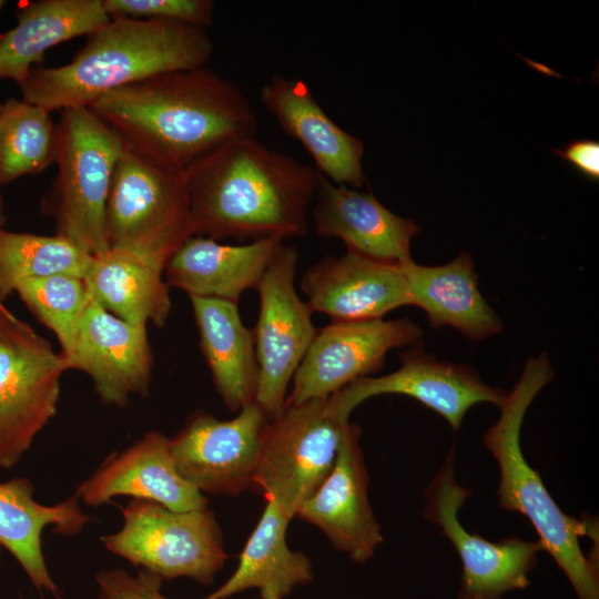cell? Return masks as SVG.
I'll use <instances>...</instances> for the list:
<instances>
[{
    "instance_id": "obj_6",
    "label": "cell",
    "mask_w": 599,
    "mask_h": 599,
    "mask_svg": "<svg viewBox=\"0 0 599 599\" xmlns=\"http://www.w3.org/2000/svg\"><path fill=\"white\" fill-rule=\"evenodd\" d=\"M105 232L110 248L165 268L173 252L194 235L185 174L124 144L109 190Z\"/></svg>"
},
{
    "instance_id": "obj_33",
    "label": "cell",
    "mask_w": 599,
    "mask_h": 599,
    "mask_svg": "<svg viewBox=\"0 0 599 599\" xmlns=\"http://www.w3.org/2000/svg\"><path fill=\"white\" fill-rule=\"evenodd\" d=\"M552 151L568 162L579 174L590 181H599V142L590 139H576L561 149Z\"/></svg>"
},
{
    "instance_id": "obj_16",
    "label": "cell",
    "mask_w": 599,
    "mask_h": 599,
    "mask_svg": "<svg viewBox=\"0 0 599 599\" xmlns=\"http://www.w3.org/2000/svg\"><path fill=\"white\" fill-rule=\"evenodd\" d=\"M359 436V427L346 423L332 470L295 516L322 530L353 561L364 564L384 538L368 501V473Z\"/></svg>"
},
{
    "instance_id": "obj_20",
    "label": "cell",
    "mask_w": 599,
    "mask_h": 599,
    "mask_svg": "<svg viewBox=\"0 0 599 599\" xmlns=\"http://www.w3.org/2000/svg\"><path fill=\"white\" fill-rule=\"evenodd\" d=\"M312 209L314 231L342 240L347 251L390 263L410 261L419 226L386 209L369 190L335 184L318 172Z\"/></svg>"
},
{
    "instance_id": "obj_9",
    "label": "cell",
    "mask_w": 599,
    "mask_h": 599,
    "mask_svg": "<svg viewBox=\"0 0 599 599\" xmlns=\"http://www.w3.org/2000/svg\"><path fill=\"white\" fill-rule=\"evenodd\" d=\"M348 422L335 415L329 397L284 404L267 425L254 486L295 517L332 470Z\"/></svg>"
},
{
    "instance_id": "obj_1",
    "label": "cell",
    "mask_w": 599,
    "mask_h": 599,
    "mask_svg": "<svg viewBox=\"0 0 599 599\" xmlns=\"http://www.w3.org/2000/svg\"><path fill=\"white\" fill-rule=\"evenodd\" d=\"M89 108L126 146L181 173L257 131L245 93L205 67L155 74L110 91Z\"/></svg>"
},
{
    "instance_id": "obj_12",
    "label": "cell",
    "mask_w": 599,
    "mask_h": 599,
    "mask_svg": "<svg viewBox=\"0 0 599 599\" xmlns=\"http://www.w3.org/2000/svg\"><path fill=\"white\" fill-rule=\"evenodd\" d=\"M221 420L199 410L170 439L174 464L200 493L236 496L254 486L270 418L254 400Z\"/></svg>"
},
{
    "instance_id": "obj_14",
    "label": "cell",
    "mask_w": 599,
    "mask_h": 599,
    "mask_svg": "<svg viewBox=\"0 0 599 599\" xmlns=\"http://www.w3.org/2000/svg\"><path fill=\"white\" fill-rule=\"evenodd\" d=\"M402 366L379 377H361L329 396L335 415L349 420L367 398L400 394L420 402L458 429L467 410L478 403L500 406L508 392L487 385L470 367L440 361L424 352L422 342L399 354Z\"/></svg>"
},
{
    "instance_id": "obj_8",
    "label": "cell",
    "mask_w": 599,
    "mask_h": 599,
    "mask_svg": "<svg viewBox=\"0 0 599 599\" xmlns=\"http://www.w3.org/2000/svg\"><path fill=\"white\" fill-rule=\"evenodd\" d=\"M69 370L61 353L11 314L0 327V468L11 469L54 417L60 379Z\"/></svg>"
},
{
    "instance_id": "obj_2",
    "label": "cell",
    "mask_w": 599,
    "mask_h": 599,
    "mask_svg": "<svg viewBox=\"0 0 599 599\" xmlns=\"http://www.w3.org/2000/svg\"><path fill=\"white\" fill-rule=\"evenodd\" d=\"M194 235L302 237L318 172L256 136L232 141L185 173Z\"/></svg>"
},
{
    "instance_id": "obj_27",
    "label": "cell",
    "mask_w": 599,
    "mask_h": 599,
    "mask_svg": "<svg viewBox=\"0 0 599 599\" xmlns=\"http://www.w3.org/2000/svg\"><path fill=\"white\" fill-rule=\"evenodd\" d=\"M164 267L134 253L110 248L93 261L83 280L91 298L135 325L162 327L171 301Z\"/></svg>"
},
{
    "instance_id": "obj_29",
    "label": "cell",
    "mask_w": 599,
    "mask_h": 599,
    "mask_svg": "<svg viewBox=\"0 0 599 599\" xmlns=\"http://www.w3.org/2000/svg\"><path fill=\"white\" fill-rule=\"evenodd\" d=\"M93 256L59 236L0 230V301L23 281L57 274L84 277Z\"/></svg>"
},
{
    "instance_id": "obj_22",
    "label": "cell",
    "mask_w": 599,
    "mask_h": 599,
    "mask_svg": "<svg viewBox=\"0 0 599 599\" xmlns=\"http://www.w3.org/2000/svg\"><path fill=\"white\" fill-rule=\"evenodd\" d=\"M89 520L75 495L49 506L34 499L28 478L0 483V546L13 556L37 590L49 591L55 599H61V592L45 562L43 530L50 526L55 534L74 536Z\"/></svg>"
},
{
    "instance_id": "obj_34",
    "label": "cell",
    "mask_w": 599,
    "mask_h": 599,
    "mask_svg": "<svg viewBox=\"0 0 599 599\" xmlns=\"http://www.w3.org/2000/svg\"><path fill=\"white\" fill-rule=\"evenodd\" d=\"M11 314L0 301V327Z\"/></svg>"
},
{
    "instance_id": "obj_31",
    "label": "cell",
    "mask_w": 599,
    "mask_h": 599,
    "mask_svg": "<svg viewBox=\"0 0 599 599\" xmlns=\"http://www.w3.org/2000/svg\"><path fill=\"white\" fill-rule=\"evenodd\" d=\"M110 18L159 19L207 30L213 22L212 0H102Z\"/></svg>"
},
{
    "instance_id": "obj_26",
    "label": "cell",
    "mask_w": 599,
    "mask_h": 599,
    "mask_svg": "<svg viewBox=\"0 0 599 599\" xmlns=\"http://www.w3.org/2000/svg\"><path fill=\"white\" fill-rule=\"evenodd\" d=\"M293 517L273 499L248 537L232 576L202 599H227L248 589H257L261 599H284L297 586L313 580V566L306 555L292 551L286 530Z\"/></svg>"
},
{
    "instance_id": "obj_7",
    "label": "cell",
    "mask_w": 599,
    "mask_h": 599,
    "mask_svg": "<svg viewBox=\"0 0 599 599\" xmlns=\"http://www.w3.org/2000/svg\"><path fill=\"white\" fill-rule=\"evenodd\" d=\"M122 516V527L100 538L104 548L163 580L186 577L210 585L229 558L209 508L176 511L131 499Z\"/></svg>"
},
{
    "instance_id": "obj_5",
    "label": "cell",
    "mask_w": 599,
    "mask_h": 599,
    "mask_svg": "<svg viewBox=\"0 0 599 599\" xmlns=\"http://www.w3.org/2000/svg\"><path fill=\"white\" fill-rule=\"evenodd\" d=\"M121 138L90 108L61 111L57 124V175L41 201L55 234L92 255L109 250L105 207Z\"/></svg>"
},
{
    "instance_id": "obj_19",
    "label": "cell",
    "mask_w": 599,
    "mask_h": 599,
    "mask_svg": "<svg viewBox=\"0 0 599 599\" xmlns=\"http://www.w3.org/2000/svg\"><path fill=\"white\" fill-rule=\"evenodd\" d=\"M260 100L282 130L309 153L317 172L335 184L363 186L362 140L326 114L306 83L275 74L262 85Z\"/></svg>"
},
{
    "instance_id": "obj_21",
    "label": "cell",
    "mask_w": 599,
    "mask_h": 599,
    "mask_svg": "<svg viewBox=\"0 0 599 599\" xmlns=\"http://www.w3.org/2000/svg\"><path fill=\"white\" fill-rule=\"evenodd\" d=\"M284 241L275 235L231 245L192 235L167 260L165 282L190 297L237 304L243 292L257 290Z\"/></svg>"
},
{
    "instance_id": "obj_15",
    "label": "cell",
    "mask_w": 599,
    "mask_h": 599,
    "mask_svg": "<svg viewBox=\"0 0 599 599\" xmlns=\"http://www.w3.org/2000/svg\"><path fill=\"white\" fill-rule=\"evenodd\" d=\"M68 369L85 373L106 405L123 407L133 395L149 393L153 356L145 325L111 314L93 300L78 326Z\"/></svg>"
},
{
    "instance_id": "obj_4",
    "label": "cell",
    "mask_w": 599,
    "mask_h": 599,
    "mask_svg": "<svg viewBox=\"0 0 599 599\" xmlns=\"http://www.w3.org/2000/svg\"><path fill=\"white\" fill-rule=\"evenodd\" d=\"M554 375L546 353L528 359L519 380L499 406L498 420L485 434L484 445L499 466V506L530 520L544 550L565 572L578 599H599L598 560L587 558L579 544V537L585 536L598 541V524L593 518L579 520L566 515L546 489L539 473L529 466L520 447L525 414Z\"/></svg>"
},
{
    "instance_id": "obj_35",
    "label": "cell",
    "mask_w": 599,
    "mask_h": 599,
    "mask_svg": "<svg viewBox=\"0 0 599 599\" xmlns=\"http://www.w3.org/2000/svg\"><path fill=\"white\" fill-rule=\"evenodd\" d=\"M4 223H6L4 201H3L2 195L0 194V230L3 229Z\"/></svg>"
},
{
    "instance_id": "obj_30",
    "label": "cell",
    "mask_w": 599,
    "mask_h": 599,
    "mask_svg": "<svg viewBox=\"0 0 599 599\" xmlns=\"http://www.w3.org/2000/svg\"><path fill=\"white\" fill-rule=\"evenodd\" d=\"M29 311L57 336L61 354L67 356L74 344L79 323L91 302L83 277L57 274L21 282L17 287Z\"/></svg>"
},
{
    "instance_id": "obj_11",
    "label": "cell",
    "mask_w": 599,
    "mask_h": 599,
    "mask_svg": "<svg viewBox=\"0 0 599 599\" xmlns=\"http://www.w3.org/2000/svg\"><path fill=\"white\" fill-rule=\"evenodd\" d=\"M298 251L284 244L267 267L258 287L260 313L253 328L258 365L255 402L274 418L284 407L293 376L318 328L313 311L295 287Z\"/></svg>"
},
{
    "instance_id": "obj_32",
    "label": "cell",
    "mask_w": 599,
    "mask_h": 599,
    "mask_svg": "<svg viewBox=\"0 0 599 599\" xmlns=\"http://www.w3.org/2000/svg\"><path fill=\"white\" fill-rule=\"evenodd\" d=\"M94 579L99 599H171L161 591L163 579L142 569L135 575L121 568L101 570Z\"/></svg>"
},
{
    "instance_id": "obj_38",
    "label": "cell",
    "mask_w": 599,
    "mask_h": 599,
    "mask_svg": "<svg viewBox=\"0 0 599 599\" xmlns=\"http://www.w3.org/2000/svg\"><path fill=\"white\" fill-rule=\"evenodd\" d=\"M3 34V33H2ZM2 34H0V39L2 38Z\"/></svg>"
},
{
    "instance_id": "obj_3",
    "label": "cell",
    "mask_w": 599,
    "mask_h": 599,
    "mask_svg": "<svg viewBox=\"0 0 599 599\" xmlns=\"http://www.w3.org/2000/svg\"><path fill=\"white\" fill-rule=\"evenodd\" d=\"M214 45L207 30L159 20L113 17L60 67H34L22 99L49 112L89 108L115 89L155 74L204 68Z\"/></svg>"
},
{
    "instance_id": "obj_10",
    "label": "cell",
    "mask_w": 599,
    "mask_h": 599,
    "mask_svg": "<svg viewBox=\"0 0 599 599\" xmlns=\"http://www.w3.org/2000/svg\"><path fill=\"white\" fill-rule=\"evenodd\" d=\"M454 465L453 449L425 489L424 516L440 527L460 557L458 598L501 599L506 592L527 588L538 552L544 550L541 542L518 537L489 541L467 531L458 519V511L471 491L458 484Z\"/></svg>"
},
{
    "instance_id": "obj_17",
    "label": "cell",
    "mask_w": 599,
    "mask_h": 599,
    "mask_svg": "<svg viewBox=\"0 0 599 599\" xmlns=\"http://www.w3.org/2000/svg\"><path fill=\"white\" fill-rule=\"evenodd\" d=\"M301 290L311 309L332 322L382 319L387 313L410 305L400 263L378 261L347 251L325 256L301 278Z\"/></svg>"
},
{
    "instance_id": "obj_36",
    "label": "cell",
    "mask_w": 599,
    "mask_h": 599,
    "mask_svg": "<svg viewBox=\"0 0 599 599\" xmlns=\"http://www.w3.org/2000/svg\"><path fill=\"white\" fill-rule=\"evenodd\" d=\"M6 4V1L0 0V9Z\"/></svg>"
},
{
    "instance_id": "obj_37",
    "label": "cell",
    "mask_w": 599,
    "mask_h": 599,
    "mask_svg": "<svg viewBox=\"0 0 599 599\" xmlns=\"http://www.w3.org/2000/svg\"><path fill=\"white\" fill-rule=\"evenodd\" d=\"M1 549H2V547L0 546V558H1V551H2Z\"/></svg>"
},
{
    "instance_id": "obj_25",
    "label": "cell",
    "mask_w": 599,
    "mask_h": 599,
    "mask_svg": "<svg viewBox=\"0 0 599 599\" xmlns=\"http://www.w3.org/2000/svg\"><path fill=\"white\" fill-rule=\"evenodd\" d=\"M200 335L201 353L214 386L232 412L255 400L258 365L253 329L240 316L237 304L190 297Z\"/></svg>"
},
{
    "instance_id": "obj_39",
    "label": "cell",
    "mask_w": 599,
    "mask_h": 599,
    "mask_svg": "<svg viewBox=\"0 0 599 599\" xmlns=\"http://www.w3.org/2000/svg\"><path fill=\"white\" fill-rule=\"evenodd\" d=\"M0 106H1V103H0Z\"/></svg>"
},
{
    "instance_id": "obj_18",
    "label": "cell",
    "mask_w": 599,
    "mask_h": 599,
    "mask_svg": "<svg viewBox=\"0 0 599 599\" xmlns=\"http://www.w3.org/2000/svg\"><path fill=\"white\" fill-rule=\"evenodd\" d=\"M75 496L90 507L129 496L176 511L207 508L203 494L179 473L171 455L170 438L155 430L105 458L78 486Z\"/></svg>"
},
{
    "instance_id": "obj_40",
    "label": "cell",
    "mask_w": 599,
    "mask_h": 599,
    "mask_svg": "<svg viewBox=\"0 0 599 599\" xmlns=\"http://www.w3.org/2000/svg\"><path fill=\"white\" fill-rule=\"evenodd\" d=\"M20 599H23V598H20Z\"/></svg>"
},
{
    "instance_id": "obj_28",
    "label": "cell",
    "mask_w": 599,
    "mask_h": 599,
    "mask_svg": "<svg viewBox=\"0 0 599 599\" xmlns=\"http://www.w3.org/2000/svg\"><path fill=\"white\" fill-rule=\"evenodd\" d=\"M57 125L50 112L23 99L0 106V184L38 174L55 160Z\"/></svg>"
},
{
    "instance_id": "obj_23",
    "label": "cell",
    "mask_w": 599,
    "mask_h": 599,
    "mask_svg": "<svg viewBox=\"0 0 599 599\" xmlns=\"http://www.w3.org/2000/svg\"><path fill=\"white\" fill-rule=\"evenodd\" d=\"M410 305L420 307L433 328L450 326L480 341L502 331L498 315L478 290L471 256L463 252L447 264L423 266L400 263Z\"/></svg>"
},
{
    "instance_id": "obj_13",
    "label": "cell",
    "mask_w": 599,
    "mask_h": 599,
    "mask_svg": "<svg viewBox=\"0 0 599 599\" xmlns=\"http://www.w3.org/2000/svg\"><path fill=\"white\" fill-rule=\"evenodd\" d=\"M408 318L332 322L319 328L293 376L285 404L329 397L357 378L379 370L394 348L422 342Z\"/></svg>"
},
{
    "instance_id": "obj_24",
    "label": "cell",
    "mask_w": 599,
    "mask_h": 599,
    "mask_svg": "<svg viewBox=\"0 0 599 599\" xmlns=\"http://www.w3.org/2000/svg\"><path fill=\"white\" fill-rule=\"evenodd\" d=\"M17 19L16 27L0 39V80L20 85L49 49L89 35L110 17L102 0H38L22 6Z\"/></svg>"
}]
</instances>
